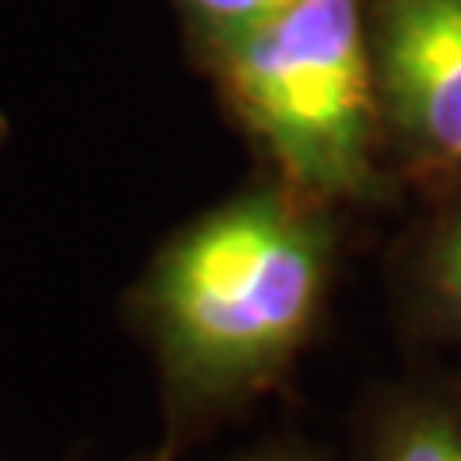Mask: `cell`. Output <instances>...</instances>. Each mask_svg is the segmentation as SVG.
I'll use <instances>...</instances> for the list:
<instances>
[{
	"label": "cell",
	"mask_w": 461,
	"mask_h": 461,
	"mask_svg": "<svg viewBox=\"0 0 461 461\" xmlns=\"http://www.w3.org/2000/svg\"><path fill=\"white\" fill-rule=\"evenodd\" d=\"M327 262V230L273 193L185 227L135 296L173 393L212 400L269 381L308 339Z\"/></svg>",
	"instance_id": "obj_1"
},
{
	"label": "cell",
	"mask_w": 461,
	"mask_h": 461,
	"mask_svg": "<svg viewBox=\"0 0 461 461\" xmlns=\"http://www.w3.org/2000/svg\"><path fill=\"white\" fill-rule=\"evenodd\" d=\"M242 120L288 181L354 196L373 177V69L357 0H296L266 27L220 47Z\"/></svg>",
	"instance_id": "obj_2"
},
{
	"label": "cell",
	"mask_w": 461,
	"mask_h": 461,
	"mask_svg": "<svg viewBox=\"0 0 461 461\" xmlns=\"http://www.w3.org/2000/svg\"><path fill=\"white\" fill-rule=\"evenodd\" d=\"M377 69L400 135L427 162L461 166V0H384Z\"/></svg>",
	"instance_id": "obj_3"
},
{
	"label": "cell",
	"mask_w": 461,
	"mask_h": 461,
	"mask_svg": "<svg viewBox=\"0 0 461 461\" xmlns=\"http://www.w3.org/2000/svg\"><path fill=\"white\" fill-rule=\"evenodd\" d=\"M381 461H461V423L446 411H415L388 435Z\"/></svg>",
	"instance_id": "obj_4"
},
{
	"label": "cell",
	"mask_w": 461,
	"mask_h": 461,
	"mask_svg": "<svg viewBox=\"0 0 461 461\" xmlns=\"http://www.w3.org/2000/svg\"><path fill=\"white\" fill-rule=\"evenodd\" d=\"M293 5L296 0H185L193 23L215 42V50L258 32V27H266Z\"/></svg>",
	"instance_id": "obj_5"
},
{
	"label": "cell",
	"mask_w": 461,
	"mask_h": 461,
	"mask_svg": "<svg viewBox=\"0 0 461 461\" xmlns=\"http://www.w3.org/2000/svg\"><path fill=\"white\" fill-rule=\"evenodd\" d=\"M430 277H435V293L442 300V308L461 327V212L438 239L435 258H430Z\"/></svg>",
	"instance_id": "obj_6"
},
{
	"label": "cell",
	"mask_w": 461,
	"mask_h": 461,
	"mask_svg": "<svg viewBox=\"0 0 461 461\" xmlns=\"http://www.w3.org/2000/svg\"><path fill=\"white\" fill-rule=\"evenodd\" d=\"M5 139H8V123H5V115H0V150H5Z\"/></svg>",
	"instance_id": "obj_7"
}]
</instances>
